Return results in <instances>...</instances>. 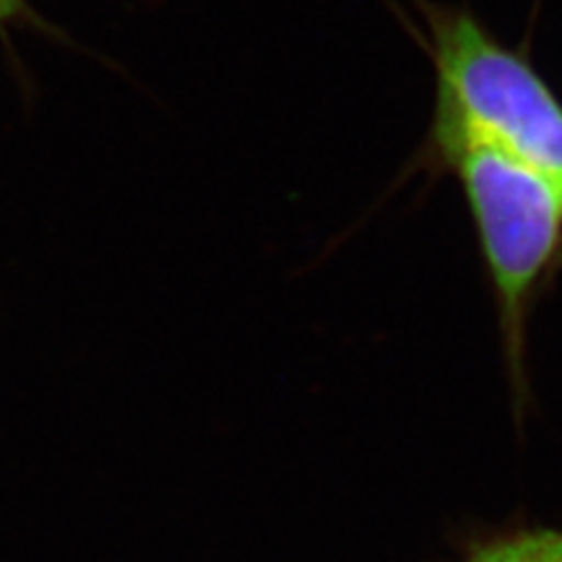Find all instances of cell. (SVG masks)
Listing matches in <instances>:
<instances>
[{
    "label": "cell",
    "mask_w": 562,
    "mask_h": 562,
    "mask_svg": "<svg viewBox=\"0 0 562 562\" xmlns=\"http://www.w3.org/2000/svg\"><path fill=\"white\" fill-rule=\"evenodd\" d=\"M415 3L436 70L429 144L476 140L562 188V101L551 85L469 10Z\"/></svg>",
    "instance_id": "cell-1"
},
{
    "label": "cell",
    "mask_w": 562,
    "mask_h": 562,
    "mask_svg": "<svg viewBox=\"0 0 562 562\" xmlns=\"http://www.w3.org/2000/svg\"><path fill=\"white\" fill-rule=\"evenodd\" d=\"M431 160L462 186L512 366L520 368L530 307L562 254V188L547 176L476 140L429 144Z\"/></svg>",
    "instance_id": "cell-2"
},
{
    "label": "cell",
    "mask_w": 562,
    "mask_h": 562,
    "mask_svg": "<svg viewBox=\"0 0 562 562\" xmlns=\"http://www.w3.org/2000/svg\"><path fill=\"white\" fill-rule=\"evenodd\" d=\"M467 562H562V530L520 532L483 547Z\"/></svg>",
    "instance_id": "cell-3"
},
{
    "label": "cell",
    "mask_w": 562,
    "mask_h": 562,
    "mask_svg": "<svg viewBox=\"0 0 562 562\" xmlns=\"http://www.w3.org/2000/svg\"><path fill=\"white\" fill-rule=\"evenodd\" d=\"M26 12V0H0V26L22 20Z\"/></svg>",
    "instance_id": "cell-4"
}]
</instances>
